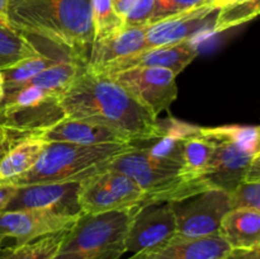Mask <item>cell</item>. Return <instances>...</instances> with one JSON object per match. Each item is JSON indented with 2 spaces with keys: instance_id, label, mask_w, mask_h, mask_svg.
<instances>
[{
  "instance_id": "32",
  "label": "cell",
  "mask_w": 260,
  "mask_h": 259,
  "mask_svg": "<svg viewBox=\"0 0 260 259\" xmlns=\"http://www.w3.org/2000/svg\"><path fill=\"white\" fill-rule=\"evenodd\" d=\"M17 192V187L10 184H0V212L5 210L8 203Z\"/></svg>"
},
{
  "instance_id": "34",
  "label": "cell",
  "mask_w": 260,
  "mask_h": 259,
  "mask_svg": "<svg viewBox=\"0 0 260 259\" xmlns=\"http://www.w3.org/2000/svg\"><path fill=\"white\" fill-rule=\"evenodd\" d=\"M239 2V0H208V4L211 7L216 8V9H220V8L226 7L229 4H233V3Z\"/></svg>"
},
{
  "instance_id": "13",
  "label": "cell",
  "mask_w": 260,
  "mask_h": 259,
  "mask_svg": "<svg viewBox=\"0 0 260 259\" xmlns=\"http://www.w3.org/2000/svg\"><path fill=\"white\" fill-rule=\"evenodd\" d=\"M80 216L62 215L42 210L2 211L0 241L3 244L4 239H13L15 241L13 245L29 243L70 229Z\"/></svg>"
},
{
  "instance_id": "7",
  "label": "cell",
  "mask_w": 260,
  "mask_h": 259,
  "mask_svg": "<svg viewBox=\"0 0 260 259\" xmlns=\"http://www.w3.org/2000/svg\"><path fill=\"white\" fill-rule=\"evenodd\" d=\"M146 197L132 178L104 169L83 180L79 205L81 213H103L144 206Z\"/></svg>"
},
{
  "instance_id": "21",
  "label": "cell",
  "mask_w": 260,
  "mask_h": 259,
  "mask_svg": "<svg viewBox=\"0 0 260 259\" xmlns=\"http://www.w3.org/2000/svg\"><path fill=\"white\" fill-rule=\"evenodd\" d=\"M85 66L86 65L79 61L66 58L47 68L20 86H38L51 93L61 95Z\"/></svg>"
},
{
  "instance_id": "9",
  "label": "cell",
  "mask_w": 260,
  "mask_h": 259,
  "mask_svg": "<svg viewBox=\"0 0 260 259\" xmlns=\"http://www.w3.org/2000/svg\"><path fill=\"white\" fill-rule=\"evenodd\" d=\"M177 223L175 235L203 238L217 235L223 216L230 211L229 195L217 188L172 202Z\"/></svg>"
},
{
  "instance_id": "37",
  "label": "cell",
  "mask_w": 260,
  "mask_h": 259,
  "mask_svg": "<svg viewBox=\"0 0 260 259\" xmlns=\"http://www.w3.org/2000/svg\"><path fill=\"white\" fill-rule=\"evenodd\" d=\"M0 25H3V27H9V24H8V20L3 17H0Z\"/></svg>"
},
{
  "instance_id": "1",
  "label": "cell",
  "mask_w": 260,
  "mask_h": 259,
  "mask_svg": "<svg viewBox=\"0 0 260 259\" xmlns=\"http://www.w3.org/2000/svg\"><path fill=\"white\" fill-rule=\"evenodd\" d=\"M66 118L107 127L129 142L146 141L161 135L159 118L106 74L85 66L60 95Z\"/></svg>"
},
{
  "instance_id": "19",
  "label": "cell",
  "mask_w": 260,
  "mask_h": 259,
  "mask_svg": "<svg viewBox=\"0 0 260 259\" xmlns=\"http://www.w3.org/2000/svg\"><path fill=\"white\" fill-rule=\"evenodd\" d=\"M46 144L36 135H24L15 140L0 157V184H12L29 172L40 159Z\"/></svg>"
},
{
  "instance_id": "22",
  "label": "cell",
  "mask_w": 260,
  "mask_h": 259,
  "mask_svg": "<svg viewBox=\"0 0 260 259\" xmlns=\"http://www.w3.org/2000/svg\"><path fill=\"white\" fill-rule=\"evenodd\" d=\"M66 58L69 57L63 55H45V53L41 52L37 56L25 58V60L15 63L12 68L5 69V70H3L5 94L10 93L14 89H17L18 86L23 85L28 80L35 78L36 75L42 73L47 68L60 62V61L66 60ZM70 60H73V58H70Z\"/></svg>"
},
{
  "instance_id": "8",
  "label": "cell",
  "mask_w": 260,
  "mask_h": 259,
  "mask_svg": "<svg viewBox=\"0 0 260 259\" xmlns=\"http://www.w3.org/2000/svg\"><path fill=\"white\" fill-rule=\"evenodd\" d=\"M200 134L211 140L215 146L203 179L211 188L230 193L258 164L260 151H253L240 142L218 134L213 127H201Z\"/></svg>"
},
{
  "instance_id": "38",
  "label": "cell",
  "mask_w": 260,
  "mask_h": 259,
  "mask_svg": "<svg viewBox=\"0 0 260 259\" xmlns=\"http://www.w3.org/2000/svg\"><path fill=\"white\" fill-rule=\"evenodd\" d=\"M0 248H2V241H0Z\"/></svg>"
},
{
  "instance_id": "12",
  "label": "cell",
  "mask_w": 260,
  "mask_h": 259,
  "mask_svg": "<svg viewBox=\"0 0 260 259\" xmlns=\"http://www.w3.org/2000/svg\"><path fill=\"white\" fill-rule=\"evenodd\" d=\"M84 180V179H83ZM83 180L41 183L17 187L4 211L42 210L62 215H83L79 205Z\"/></svg>"
},
{
  "instance_id": "29",
  "label": "cell",
  "mask_w": 260,
  "mask_h": 259,
  "mask_svg": "<svg viewBox=\"0 0 260 259\" xmlns=\"http://www.w3.org/2000/svg\"><path fill=\"white\" fill-rule=\"evenodd\" d=\"M228 195L230 210L260 211V180H243Z\"/></svg>"
},
{
  "instance_id": "33",
  "label": "cell",
  "mask_w": 260,
  "mask_h": 259,
  "mask_svg": "<svg viewBox=\"0 0 260 259\" xmlns=\"http://www.w3.org/2000/svg\"><path fill=\"white\" fill-rule=\"evenodd\" d=\"M13 140H14V136L8 131L5 127H3L0 124V157L4 155V152L9 149L10 145L13 144Z\"/></svg>"
},
{
  "instance_id": "30",
  "label": "cell",
  "mask_w": 260,
  "mask_h": 259,
  "mask_svg": "<svg viewBox=\"0 0 260 259\" xmlns=\"http://www.w3.org/2000/svg\"><path fill=\"white\" fill-rule=\"evenodd\" d=\"M154 13H152L150 23L157 22V20L179 14L185 10L200 7L208 3V0H154Z\"/></svg>"
},
{
  "instance_id": "16",
  "label": "cell",
  "mask_w": 260,
  "mask_h": 259,
  "mask_svg": "<svg viewBox=\"0 0 260 259\" xmlns=\"http://www.w3.org/2000/svg\"><path fill=\"white\" fill-rule=\"evenodd\" d=\"M230 249L218 234L203 238L175 235L152 250L132 254L127 259H221Z\"/></svg>"
},
{
  "instance_id": "18",
  "label": "cell",
  "mask_w": 260,
  "mask_h": 259,
  "mask_svg": "<svg viewBox=\"0 0 260 259\" xmlns=\"http://www.w3.org/2000/svg\"><path fill=\"white\" fill-rule=\"evenodd\" d=\"M30 135H36L46 142H70L80 145L129 142L126 137L107 127L73 118H63L62 121L57 122L45 131Z\"/></svg>"
},
{
  "instance_id": "25",
  "label": "cell",
  "mask_w": 260,
  "mask_h": 259,
  "mask_svg": "<svg viewBox=\"0 0 260 259\" xmlns=\"http://www.w3.org/2000/svg\"><path fill=\"white\" fill-rule=\"evenodd\" d=\"M260 0H239V2L220 8L216 14L211 35L221 33L230 28L239 27L258 17Z\"/></svg>"
},
{
  "instance_id": "23",
  "label": "cell",
  "mask_w": 260,
  "mask_h": 259,
  "mask_svg": "<svg viewBox=\"0 0 260 259\" xmlns=\"http://www.w3.org/2000/svg\"><path fill=\"white\" fill-rule=\"evenodd\" d=\"M41 53L29 38L10 27L0 25V70Z\"/></svg>"
},
{
  "instance_id": "31",
  "label": "cell",
  "mask_w": 260,
  "mask_h": 259,
  "mask_svg": "<svg viewBox=\"0 0 260 259\" xmlns=\"http://www.w3.org/2000/svg\"><path fill=\"white\" fill-rule=\"evenodd\" d=\"M221 259H260V248L230 249Z\"/></svg>"
},
{
  "instance_id": "10",
  "label": "cell",
  "mask_w": 260,
  "mask_h": 259,
  "mask_svg": "<svg viewBox=\"0 0 260 259\" xmlns=\"http://www.w3.org/2000/svg\"><path fill=\"white\" fill-rule=\"evenodd\" d=\"M112 79L128 91L141 106L159 118L178 96L177 75L169 69L140 68L111 74Z\"/></svg>"
},
{
  "instance_id": "20",
  "label": "cell",
  "mask_w": 260,
  "mask_h": 259,
  "mask_svg": "<svg viewBox=\"0 0 260 259\" xmlns=\"http://www.w3.org/2000/svg\"><path fill=\"white\" fill-rule=\"evenodd\" d=\"M218 235L231 249L260 248V211L230 210L221 221Z\"/></svg>"
},
{
  "instance_id": "4",
  "label": "cell",
  "mask_w": 260,
  "mask_h": 259,
  "mask_svg": "<svg viewBox=\"0 0 260 259\" xmlns=\"http://www.w3.org/2000/svg\"><path fill=\"white\" fill-rule=\"evenodd\" d=\"M129 142L80 145L47 142L35 167L10 185L83 180L102 172L116 156L127 151Z\"/></svg>"
},
{
  "instance_id": "28",
  "label": "cell",
  "mask_w": 260,
  "mask_h": 259,
  "mask_svg": "<svg viewBox=\"0 0 260 259\" xmlns=\"http://www.w3.org/2000/svg\"><path fill=\"white\" fill-rule=\"evenodd\" d=\"M126 25H147L154 13V0H112Z\"/></svg>"
},
{
  "instance_id": "14",
  "label": "cell",
  "mask_w": 260,
  "mask_h": 259,
  "mask_svg": "<svg viewBox=\"0 0 260 259\" xmlns=\"http://www.w3.org/2000/svg\"><path fill=\"white\" fill-rule=\"evenodd\" d=\"M217 10L206 3L179 14L150 23L146 25V48L194 41L202 33H211Z\"/></svg>"
},
{
  "instance_id": "27",
  "label": "cell",
  "mask_w": 260,
  "mask_h": 259,
  "mask_svg": "<svg viewBox=\"0 0 260 259\" xmlns=\"http://www.w3.org/2000/svg\"><path fill=\"white\" fill-rule=\"evenodd\" d=\"M91 22L94 42L106 40L126 27L114 9L112 0H91Z\"/></svg>"
},
{
  "instance_id": "3",
  "label": "cell",
  "mask_w": 260,
  "mask_h": 259,
  "mask_svg": "<svg viewBox=\"0 0 260 259\" xmlns=\"http://www.w3.org/2000/svg\"><path fill=\"white\" fill-rule=\"evenodd\" d=\"M107 169L132 178L145 193V205L174 202L211 188L203 178L188 173L180 163L155 156L134 145L114 157Z\"/></svg>"
},
{
  "instance_id": "11",
  "label": "cell",
  "mask_w": 260,
  "mask_h": 259,
  "mask_svg": "<svg viewBox=\"0 0 260 259\" xmlns=\"http://www.w3.org/2000/svg\"><path fill=\"white\" fill-rule=\"evenodd\" d=\"M177 234L172 202L140 206L126 235V253L149 251L169 241Z\"/></svg>"
},
{
  "instance_id": "15",
  "label": "cell",
  "mask_w": 260,
  "mask_h": 259,
  "mask_svg": "<svg viewBox=\"0 0 260 259\" xmlns=\"http://www.w3.org/2000/svg\"><path fill=\"white\" fill-rule=\"evenodd\" d=\"M197 55L198 47L194 41H183V42L173 43V45L146 48V50L132 53L111 63H107L103 68L93 71L111 75V74L129 70V69L164 68L169 69L175 75H178L197 57Z\"/></svg>"
},
{
  "instance_id": "36",
  "label": "cell",
  "mask_w": 260,
  "mask_h": 259,
  "mask_svg": "<svg viewBox=\"0 0 260 259\" xmlns=\"http://www.w3.org/2000/svg\"><path fill=\"white\" fill-rule=\"evenodd\" d=\"M8 2H9V0H0V17L5 18V19H7V17H5V13H7Z\"/></svg>"
},
{
  "instance_id": "24",
  "label": "cell",
  "mask_w": 260,
  "mask_h": 259,
  "mask_svg": "<svg viewBox=\"0 0 260 259\" xmlns=\"http://www.w3.org/2000/svg\"><path fill=\"white\" fill-rule=\"evenodd\" d=\"M69 229L20 245L0 248V259H53Z\"/></svg>"
},
{
  "instance_id": "5",
  "label": "cell",
  "mask_w": 260,
  "mask_h": 259,
  "mask_svg": "<svg viewBox=\"0 0 260 259\" xmlns=\"http://www.w3.org/2000/svg\"><path fill=\"white\" fill-rule=\"evenodd\" d=\"M139 207L83 213L66 231L53 259H121L126 253L127 230Z\"/></svg>"
},
{
  "instance_id": "2",
  "label": "cell",
  "mask_w": 260,
  "mask_h": 259,
  "mask_svg": "<svg viewBox=\"0 0 260 259\" xmlns=\"http://www.w3.org/2000/svg\"><path fill=\"white\" fill-rule=\"evenodd\" d=\"M8 24L86 65L94 42L91 0H9Z\"/></svg>"
},
{
  "instance_id": "26",
  "label": "cell",
  "mask_w": 260,
  "mask_h": 259,
  "mask_svg": "<svg viewBox=\"0 0 260 259\" xmlns=\"http://www.w3.org/2000/svg\"><path fill=\"white\" fill-rule=\"evenodd\" d=\"M213 147V142L200 132L187 137L183 144V165L185 170L194 177L203 178L212 157Z\"/></svg>"
},
{
  "instance_id": "35",
  "label": "cell",
  "mask_w": 260,
  "mask_h": 259,
  "mask_svg": "<svg viewBox=\"0 0 260 259\" xmlns=\"http://www.w3.org/2000/svg\"><path fill=\"white\" fill-rule=\"evenodd\" d=\"M5 96V83H4V75H3V71L0 70V103L4 101Z\"/></svg>"
},
{
  "instance_id": "17",
  "label": "cell",
  "mask_w": 260,
  "mask_h": 259,
  "mask_svg": "<svg viewBox=\"0 0 260 259\" xmlns=\"http://www.w3.org/2000/svg\"><path fill=\"white\" fill-rule=\"evenodd\" d=\"M142 50H146V25H126L116 35L93 43L86 68L98 70Z\"/></svg>"
},
{
  "instance_id": "6",
  "label": "cell",
  "mask_w": 260,
  "mask_h": 259,
  "mask_svg": "<svg viewBox=\"0 0 260 259\" xmlns=\"http://www.w3.org/2000/svg\"><path fill=\"white\" fill-rule=\"evenodd\" d=\"M63 118L60 95L38 86H19L0 103V124L13 135L38 134Z\"/></svg>"
}]
</instances>
